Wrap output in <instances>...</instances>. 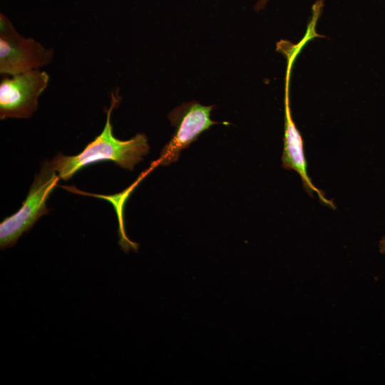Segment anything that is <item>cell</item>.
I'll list each match as a JSON object with an SVG mask.
<instances>
[{
  "instance_id": "cell-1",
  "label": "cell",
  "mask_w": 385,
  "mask_h": 385,
  "mask_svg": "<svg viewBox=\"0 0 385 385\" xmlns=\"http://www.w3.org/2000/svg\"><path fill=\"white\" fill-rule=\"evenodd\" d=\"M118 101V95L115 97L113 93L106 123L101 133L80 153L66 156L59 153L49 161L60 179L68 180L85 166L103 160H111L125 170H133L148 153L149 145L145 134L138 133L127 140H119L113 135L111 118Z\"/></svg>"
},
{
  "instance_id": "cell-2",
  "label": "cell",
  "mask_w": 385,
  "mask_h": 385,
  "mask_svg": "<svg viewBox=\"0 0 385 385\" xmlns=\"http://www.w3.org/2000/svg\"><path fill=\"white\" fill-rule=\"evenodd\" d=\"M59 179L50 162H44L20 209L5 217L0 224L1 250L15 245L24 232L29 230L42 215L48 212L46 202Z\"/></svg>"
},
{
  "instance_id": "cell-3",
  "label": "cell",
  "mask_w": 385,
  "mask_h": 385,
  "mask_svg": "<svg viewBox=\"0 0 385 385\" xmlns=\"http://www.w3.org/2000/svg\"><path fill=\"white\" fill-rule=\"evenodd\" d=\"M53 50L19 34L9 19L0 14V73L14 76L49 64Z\"/></svg>"
},
{
  "instance_id": "cell-4",
  "label": "cell",
  "mask_w": 385,
  "mask_h": 385,
  "mask_svg": "<svg viewBox=\"0 0 385 385\" xmlns=\"http://www.w3.org/2000/svg\"><path fill=\"white\" fill-rule=\"evenodd\" d=\"M49 76L39 69L4 76L0 82V118H28L38 108Z\"/></svg>"
},
{
  "instance_id": "cell-5",
  "label": "cell",
  "mask_w": 385,
  "mask_h": 385,
  "mask_svg": "<svg viewBox=\"0 0 385 385\" xmlns=\"http://www.w3.org/2000/svg\"><path fill=\"white\" fill-rule=\"evenodd\" d=\"M214 106H203L192 101L183 103L168 113V119L175 132L163 148L157 165H168L175 162L180 152L195 141L202 133L214 124L220 123L210 118Z\"/></svg>"
},
{
  "instance_id": "cell-6",
  "label": "cell",
  "mask_w": 385,
  "mask_h": 385,
  "mask_svg": "<svg viewBox=\"0 0 385 385\" xmlns=\"http://www.w3.org/2000/svg\"><path fill=\"white\" fill-rule=\"evenodd\" d=\"M293 62L287 61L284 91V131L282 166L288 170H294L299 175L302 187L310 197L316 193L324 205L335 209L332 200L327 199L324 193L312 183L308 174V165L304 155V140L292 116L289 101V84Z\"/></svg>"
},
{
  "instance_id": "cell-7",
  "label": "cell",
  "mask_w": 385,
  "mask_h": 385,
  "mask_svg": "<svg viewBox=\"0 0 385 385\" xmlns=\"http://www.w3.org/2000/svg\"><path fill=\"white\" fill-rule=\"evenodd\" d=\"M269 0H258L256 4L255 5V10L259 11L265 8Z\"/></svg>"
},
{
  "instance_id": "cell-8",
  "label": "cell",
  "mask_w": 385,
  "mask_h": 385,
  "mask_svg": "<svg viewBox=\"0 0 385 385\" xmlns=\"http://www.w3.org/2000/svg\"><path fill=\"white\" fill-rule=\"evenodd\" d=\"M379 250L381 253H385V235L379 242Z\"/></svg>"
}]
</instances>
